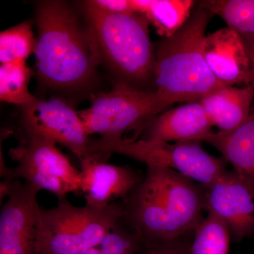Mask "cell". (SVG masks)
<instances>
[{
  "label": "cell",
  "instance_id": "obj_1",
  "mask_svg": "<svg viewBox=\"0 0 254 254\" xmlns=\"http://www.w3.org/2000/svg\"><path fill=\"white\" fill-rule=\"evenodd\" d=\"M37 74L53 90L78 91L94 80L102 62L98 42L89 23L84 25L69 4L48 0L37 4Z\"/></svg>",
  "mask_w": 254,
  "mask_h": 254
},
{
  "label": "cell",
  "instance_id": "obj_2",
  "mask_svg": "<svg viewBox=\"0 0 254 254\" xmlns=\"http://www.w3.org/2000/svg\"><path fill=\"white\" fill-rule=\"evenodd\" d=\"M123 204V220L141 241L180 240L203 221L204 188L175 170L148 167Z\"/></svg>",
  "mask_w": 254,
  "mask_h": 254
},
{
  "label": "cell",
  "instance_id": "obj_3",
  "mask_svg": "<svg viewBox=\"0 0 254 254\" xmlns=\"http://www.w3.org/2000/svg\"><path fill=\"white\" fill-rule=\"evenodd\" d=\"M213 16L195 4L184 26L155 47V91L167 108L199 101L223 86L210 71L203 53L205 31Z\"/></svg>",
  "mask_w": 254,
  "mask_h": 254
},
{
  "label": "cell",
  "instance_id": "obj_4",
  "mask_svg": "<svg viewBox=\"0 0 254 254\" xmlns=\"http://www.w3.org/2000/svg\"><path fill=\"white\" fill-rule=\"evenodd\" d=\"M86 21L98 42L102 61L122 83L138 89L154 81L155 47L150 39V21L143 14H113L83 2Z\"/></svg>",
  "mask_w": 254,
  "mask_h": 254
},
{
  "label": "cell",
  "instance_id": "obj_5",
  "mask_svg": "<svg viewBox=\"0 0 254 254\" xmlns=\"http://www.w3.org/2000/svg\"><path fill=\"white\" fill-rule=\"evenodd\" d=\"M124 218L123 203L104 208L75 206L67 198L54 208L41 209L37 237L38 254H78L99 246Z\"/></svg>",
  "mask_w": 254,
  "mask_h": 254
},
{
  "label": "cell",
  "instance_id": "obj_6",
  "mask_svg": "<svg viewBox=\"0 0 254 254\" xmlns=\"http://www.w3.org/2000/svg\"><path fill=\"white\" fill-rule=\"evenodd\" d=\"M199 143L101 138L89 140L88 153L99 157L111 153L126 155L148 167L175 170L205 188L226 172L225 161L208 154Z\"/></svg>",
  "mask_w": 254,
  "mask_h": 254
},
{
  "label": "cell",
  "instance_id": "obj_7",
  "mask_svg": "<svg viewBox=\"0 0 254 254\" xmlns=\"http://www.w3.org/2000/svg\"><path fill=\"white\" fill-rule=\"evenodd\" d=\"M166 108L155 91L118 82L111 91L92 95L89 108L78 113L87 136L118 139L127 131L147 128Z\"/></svg>",
  "mask_w": 254,
  "mask_h": 254
},
{
  "label": "cell",
  "instance_id": "obj_8",
  "mask_svg": "<svg viewBox=\"0 0 254 254\" xmlns=\"http://www.w3.org/2000/svg\"><path fill=\"white\" fill-rule=\"evenodd\" d=\"M11 153L18 165L11 169L5 180L22 178L40 190L51 192L58 199L81 190V172L57 148L55 142L26 135L21 145Z\"/></svg>",
  "mask_w": 254,
  "mask_h": 254
},
{
  "label": "cell",
  "instance_id": "obj_9",
  "mask_svg": "<svg viewBox=\"0 0 254 254\" xmlns=\"http://www.w3.org/2000/svg\"><path fill=\"white\" fill-rule=\"evenodd\" d=\"M39 191L31 184L17 180L1 183V197L7 199L0 213V254H38Z\"/></svg>",
  "mask_w": 254,
  "mask_h": 254
},
{
  "label": "cell",
  "instance_id": "obj_10",
  "mask_svg": "<svg viewBox=\"0 0 254 254\" xmlns=\"http://www.w3.org/2000/svg\"><path fill=\"white\" fill-rule=\"evenodd\" d=\"M25 135L43 137L66 147L79 158L88 157V136L78 112L64 100L36 98L22 107Z\"/></svg>",
  "mask_w": 254,
  "mask_h": 254
},
{
  "label": "cell",
  "instance_id": "obj_11",
  "mask_svg": "<svg viewBox=\"0 0 254 254\" xmlns=\"http://www.w3.org/2000/svg\"><path fill=\"white\" fill-rule=\"evenodd\" d=\"M204 192L205 210L227 225L234 240L254 234V185L250 182L235 170L226 171Z\"/></svg>",
  "mask_w": 254,
  "mask_h": 254
},
{
  "label": "cell",
  "instance_id": "obj_12",
  "mask_svg": "<svg viewBox=\"0 0 254 254\" xmlns=\"http://www.w3.org/2000/svg\"><path fill=\"white\" fill-rule=\"evenodd\" d=\"M81 190L86 205L104 208L118 198L126 199L141 181V177L131 168L105 163L95 155L81 160Z\"/></svg>",
  "mask_w": 254,
  "mask_h": 254
},
{
  "label": "cell",
  "instance_id": "obj_13",
  "mask_svg": "<svg viewBox=\"0 0 254 254\" xmlns=\"http://www.w3.org/2000/svg\"><path fill=\"white\" fill-rule=\"evenodd\" d=\"M203 53L211 72L223 86H250L252 71L248 50L240 36L226 27L206 35Z\"/></svg>",
  "mask_w": 254,
  "mask_h": 254
},
{
  "label": "cell",
  "instance_id": "obj_14",
  "mask_svg": "<svg viewBox=\"0 0 254 254\" xmlns=\"http://www.w3.org/2000/svg\"><path fill=\"white\" fill-rule=\"evenodd\" d=\"M213 125L199 101L187 103L160 114L147 127L143 139L165 142L205 141Z\"/></svg>",
  "mask_w": 254,
  "mask_h": 254
},
{
  "label": "cell",
  "instance_id": "obj_15",
  "mask_svg": "<svg viewBox=\"0 0 254 254\" xmlns=\"http://www.w3.org/2000/svg\"><path fill=\"white\" fill-rule=\"evenodd\" d=\"M254 101L252 85L218 87L199 100L212 125L220 132L232 131L245 123L252 113Z\"/></svg>",
  "mask_w": 254,
  "mask_h": 254
},
{
  "label": "cell",
  "instance_id": "obj_16",
  "mask_svg": "<svg viewBox=\"0 0 254 254\" xmlns=\"http://www.w3.org/2000/svg\"><path fill=\"white\" fill-rule=\"evenodd\" d=\"M205 141L221 153L233 170L254 185V110L240 126L230 131H213Z\"/></svg>",
  "mask_w": 254,
  "mask_h": 254
},
{
  "label": "cell",
  "instance_id": "obj_17",
  "mask_svg": "<svg viewBox=\"0 0 254 254\" xmlns=\"http://www.w3.org/2000/svg\"><path fill=\"white\" fill-rule=\"evenodd\" d=\"M134 13L144 15L157 33L169 38L190 18L195 1L192 0H131Z\"/></svg>",
  "mask_w": 254,
  "mask_h": 254
},
{
  "label": "cell",
  "instance_id": "obj_18",
  "mask_svg": "<svg viewBox=\"0 0 254 254\" xmlns=\"http://www.w3.org/2000/svg\"><path fill=\"white\" fill-rule=\"evenodd\" d=\"M220 16L237 33L247 48L254 43V0H203L195 2Z\"/></svg>",
  "mask_w": 254,
  "mask_h": 254
},
{
  "label": "cell",
  "instance_id": "obj_19",
  "mask_svg": "<svg viewBox=\"0 0 254 254\" xmlns=\"http://www.w3.org/2000/svg\"><path fill=\"white\" fill-rule=\"evenodd\" d=\"M32 71L26 61L1 64L0 100L21 108L36 100L28 91Z\"/></svg>",
  "mask_w": 254,
  "mask_h": 254
},
{
  "label": "cell",
  "instance_id": "obj_20",
  "mask_svg": "<svg viewBox=\"0 0 254 254\" xmlns=\"http://www.w3.org/2000/svg\"><path fill=\"white\" fill-rule=\"evenodd\" d=\"M230 230L215 215L208 213L196 230L190 254H227L230 249Z\"/></svg>",
  "mask_w": 254,
  "mask_h": 254
},
{
  "label": "cell",
  "instance_id": "obj_21",
  "mask_svg": "<svg viewBox=\"0 0 254 254\" xmlns=\"http://www.w3.org/2000/svg\"><path fill=\"white\" fill-rule=\"evenodd\" d=\"M36 38L30 21L16 25L0 33V63L26 61L34 53Z\"/></svg>",
  "mask_w": 254,
  "mask_h": 254
},
{
  "label": "cell",
  "instance_id": "obj_22",
  "mask_svg": "<svg viewBox=\"0 0 254 254\" xmlns=\"http://www.w3.org/2000/svg\"><path fill=\"white\" fill-rule=\"evenodd\" d=\"M121 220L107 233L98 246L103 254H136L141 245V237L131 227V230H126L122 226Z\"/></svg>",
  "mask_w": 254,
  "mask_h": 254
},
{
  "label": "cell",
  "instance_id": "obj_23",
  "mask_svg": "<svg viewBox=\"0 0 254 254\" xmlns=\"http://www.w3.org/2000/svg\"><path fill=\"white\" fill-rule=\"evenodd\" d=\"M144 246V254H190L188 245L182 239L169 242L141 241Z\"/></svg>",
  "mask_w": 254,
  "mask_h": 254
},
{
  "label": "cell",
  "instance_id": "obj_24",
  "mask_svg": "<svg viewBox=\"0 0 254 254\" xmlns=\"http://www.w3.org/2000/svg\"><path fill=\"white\" fill-rule=\"evenodd\" d=\"M95 7L113 14H131L133 11L131 0H91Z\"/></svg>",
  "mask_w": 254,
  "mask_h": 254
},
{
  "label": "cell",
  "instance_id": "obj_25",
  "mask_svg": "<svg viewBox=\"0 0 254 254\" xmlns=\"http://www.w3.org/2000/svg\"><path fill=\"white\" fill-rule=\"evenodd\" d=\"M248 50L249 56H250V63H251V71H252V85L253 87L254 92V43L250 47L247 48ZM254 110V101L253 107H252V112Z\"/></svg>",
  "mask_w": 254,
  "mask_h": 254
},
{
  "label": "cell",
  "instance_id": "obj_26",
  "mask_svg": "<svg viewBox=\"0 0 254 254\" xmlns=\"http://www.w3.org/2000/svg\"><path fill=\"white\" fill-rule=\"evenodd\" d=\"M78 254H103L102 253L101 251L100 250V249L97 247H93V248L88 249V250H86L83 251V252H81V253Z\"/></svg>",
  "mask_w": 254,
  "mask_h": 254
}]
</instances>
